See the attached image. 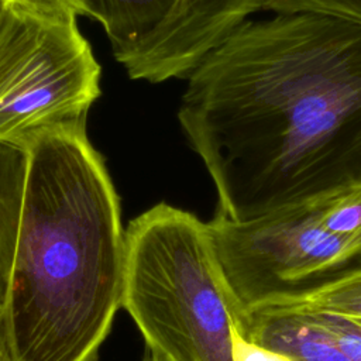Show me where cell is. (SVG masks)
Masks as SVG:
<instances>
[{"label":"cell","instance_id":"30bf717a","mask_svg":"<svg viewBox=\"0 0 361 361\" xmlns=\"http://www.w3.org/2000/svg\"><path fill=\"white\" fill-rule=\"evenodd\" d=\"M258 309L327 312L361 323V267L341 271L299 293L274 300Z\"/></svg>","mask_w":361,"mask_h":361},{"label":"cell","instance_id":"4fadbf2b","mask_svg":"<svg viewBox=\"0 0 361 361\" xmlns=\"http://www.w3.org/2000/svg\"><path fill=\"white\" fill-rule=\"evenodd\" d=\"M302 313L310 316L333 338L350 361H361V323L327 312Z\"/></svg>","mask_w":361,"mask_h":361},{"label":"cell","instance_id":"2e32d148","mask_svg":"<svg viewBox=\"0 0 361 361\" xmlns=\"http://www.w3.org/2000/svg\"><path fill=\"white\" fill-rule=\"evenodd\" d=\"M0 361H17L8 341L1 314H0Z\"/></svg>","mask_w":361,"mask_h":361},{"label":"cell","instance_id":"8992f818","mask_svg":"<svg viewBox=\"0 0 361 361\" xmlns=\"http://www.w3.org/2000/svg\"><path fill=\"white\" fill-rule=\"evenodd\" d=\"M264 0H176L164 23L144 41L117 58L130 78L158 83L188 78Z\"/></svg>","mask_w":361,"mask_h":361},{"label":"cell","instance_id":"7a4b0ae2","mask_svg":"<svg viewBox=\"0 0 361 361\" xmlns=\"http://www.w3.org/2000/svg\"><path fill=\"white\" fill-rule=\"evenodd\" d=\"M4 329L17 361H94L121 306L120 203L85 126L27 145Z\"/></svg>","mask_w":361,"mask_h":361},{"label":"cell","instance_id":"ac0fdd59","mask_svg":"<svg viewBox=\"0 0 361 361\" xmlns=\"http://www.w3.org/2000/svg\"><path fill=\"white\" fill-rule=\"evenodd\" d=\"M7 4V0H0V11L3 10V7Z\"/></svg>","mask_w":361,"mask_h":361},{"label":"cell","instance_id":"9a60e30c","mask_svg":"<svg viewBox=\"0 0 361 361\" xmlns=\"http://www.w3.org/2000/svg\"><path fill=\"white\" fill-rule=\"evenodd\" d=\"M233 361H292L286 355L257 345L241 337L233 326Z\"/></svg>","mask_w":361,"mask_h":361},{"label":"cell","instance_id":"52a82bcc","mask_svg":"<svg viewBox=\"0 0 361 361\" xmlns=\"http://www.w3.org/2000/svg\"><path fill=\"white\" fill-rule=\"evenodd\" d=\"M233 326L245 340L292 361H350L333 338L302 312L257 309Z\"/></svg>","mask_w":361,"mask_h":361},{"label":"cell","instance_id":"5b68a950","mask_svg":"<svg viewBox=\"0 0 361 361\" xmlns=\"http://www.w3.org/2000/svg\"><path fill=\"white\" fill-rule=\"evenodd\" d=\"M99 83L100 65L76 21L3 7L0 141L25 147L42 133L85 126Z\"/></svg>","mask_w":361,"mask_h":361},{"label":"cell","instance_id":"3957f363","mask_svg":"<svg viewBox=\"0 0 361 361\" xmlns=\"http://www.w3.org/2000/svg\"><path fill=\"white\" fill-rule=\"evenodd\" d=\"M121 306L164 361H233V316L206 223L166 203L126 230Z\"/></svg>","mask_w":361,"mask_h":361},{"label":"cell","instance_id":"7c38bea8","mask_svg":"<svg viewBox=\"0 0 361 361\" xmlns=\"http://www.w3.org/2000/svg\"><path fill=\"white\" fill-rule=\"evenodd\" d=\"M262 10L274 14L316 13L361 25V0H264Z\"/></svg>","mask_w":361,"mask_h":361},{"label":"cell","instance_id":"e0dca14e","mask_svg":"<svg viewBox=\"0 0 361 361\" xmlns=\"http://www.w3.org/2000/svg\"><path fill=\"white\" fill-rule=\"evenodd\" d=\"M144 361H164L161 357H158V355H155V354H152L151 351H148L147 353V355H145V358H144Z\"/></svg>","mask_w":361,"mask_h":361},{"label":"cell","instance_id":"8fae6325","mask_svg":"<svg viewBox=\"0 0 361 361\" xmlns=\"http://www.w3.org/2000/svg\"><path fill=\"white\" fill-rule=\"evenodd\" d=\"M322 226L361 245V183L313 199Z\"/></svg>","mask_w":361,"mask_h":361},{"label":"cell","instance_id":"ba28073f","mask_svg":"<svg viewBox=\"0 0 361 361\" xmlns=\"http://www.w3.org/2000/svg\"><path fill=\"white\" fill-rule=\"evenodd\" d=\"M80 14L99 21L116 59L151 35L176 0H78Z\"/></svg>","mask_w":361,"mask_h":361},{"label":"cell","instance_id":"6da1fadb","mask_svg":"<svg viewBox=\"0 0 361 361\" xmlns=\"http://www.w3.org/2000/svg\"><path fill=\"white\" fill-rule=\"evenodd\" d=\"M178 118L224 217L361 183V25L316 13L245 21L190 72Z\"/></svg>","mask_w":361,"mask_h":361},{"label":"cell","instance_id":"9c48e42d","mask_svg":"<svg viewBox=\"0 0 361 361\" xmlns=\"http://www.w3.org/2000/svg\"><path fill=\"white\" fill-rule=\"evenodd\" d=\"M27 147L0 141V314H3L17 250L25 176Z\"/></svg>","mask_w":361,"mask_h":361},{"label":"cell","instance_id":"277c9868","mask_svg":"<svg viewBox=\"0 0 361 361\" xmlns=\"http://www.w3.org/2000/svg\"><path fill=\"white\" fill-rule=\"evenodd\" d=\"M233 324L274 300L345 271L361 245L326 230L313 199L244 220L219 213L206 223Z\"/></svg>","mask_w":361,"mask_h":361},{"label":"cell","instance_id":"5bb4252c","mask_svg":"<svg viewBox=\"0 0 361 361\" xmlns=\"http://www.w3.org/2000/svg\"><path fill=\"white\" fill-rule=\"evenodd\" d=\"M7 6L27 14L58 21H76V16L80 14L78 0H7Z\"/></svg>","mask_w":361,"mask_h":361}]
</instances>
